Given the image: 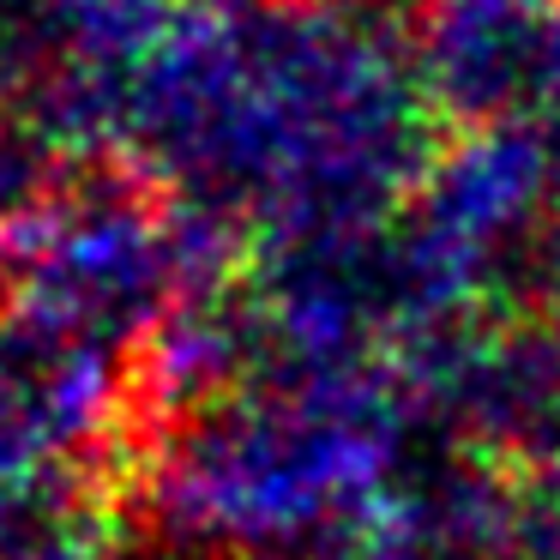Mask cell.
I'll use <instances>...</instances> for the list:
<instances>
[{
  "instance_id": "1",
  "label": "cell",
  "mask_w": 560,
  "mask_h": 560,
  "mask_svg": "<svg viewBox=\"0 0 560 560\" xmlns=\"http://www.w3.org/2000/svg\"><path fill=\"white\" fill-rule=\"evenodd\" d=\"M548 271H555V295H548V302L560 307V247H555V259H548Z\"/></svg>"
}]
</instances>
